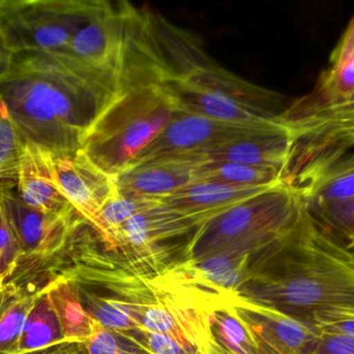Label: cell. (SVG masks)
<instances>
[{"label": "cell", "mask_w": 354, "mask_h": 354, "mask_svg": "<svg viewBox=\"0 0 354 354\" xmlns=\"http://www.w3.org/2000/svg\"><path fill=\"white\" fill-rule=\"evenodd\" d=\"M120 91L118 79L60 52L10 56L0 74V101L23 143L52 153L81 149Z\"/></svg>", "instance_id": "1"}, {"label": "cell", "mask_w": 354, "mask_h": 354, "mask_svg": "<svg viewBox=\"0 0 354 354\" xmlns=\"http://www.w3.org/2000/svg\"><path fill=\"white\" fill-rule=\"evenodd\" d=\"M247 299L322 326L354 319V253L304 204L291 232L268 253Z\"/></svg>", "instance_id": "2"}, {"label": "cell", "mask_w": 354, "mask_h": 354, "mask_svg": "<svg viewBox=\"0 0 354 354\" xmlns=\"http://www.w3.org/2000/svg\"><path fill=\"white\" fill-rule=\"evenodd\" d=\"M290 149L281 182L297 193L354 150V91L333 98L304 96L274 118Z\"/></svg>", "instance_id": "3"}, {"label": "cell", "mask_w": 354, "mask_h": 354, "mask_svg": "<svg viewBox=\"0 0 354 354\" xmlns=\"http://www.w3.org/2000/svg\"><path fill=\"white\" fill-rule=\"evenodd\" d=\"M177 109L159 85L122 89L85 136L81 150L112 176L130 168Z\"/></svg>", "instance_id": "4"}, {"label": "cell", "mask_w": 354, "mask_h": 354, "mask_svg": "<svg viewBox=\"0 0 354 354\" xmlns=\"http://www.w3.org/2000/svg\"><path fill=\"white\" fill-rule=\"evenodd\" d=\"M303 207L299 195L280 183L197 228L189 243L193 258L266 253L291 232Z\"/></svg>", "instance_id": "5"}, {"label": "cell", "mask_w": 354, "mask_h": 354, "mask_svg": "<svg viewBox=\"0 0 354 354\" xmlns=\"http://www.w3.org/2000/svg\"><path fill=\"white\" fill-rule=\"evenodd\" d=\"M209 62L191 33L160 15L135 8L120 64V89L162 85Z\"/></svg>", "instance_id": "6"}, {"label": "cell", "mask_w": 354, "mask_h": 354, "mask_svg": "<svg viewBox=\"0 0 354 354\" xmlns=\"http://www.w3.org/2000/svg\"><path fill=\"white\" fill-rule=\"evenodd\" d=\"M97 0H0V47L8 56L62 52L105 6Z\"/></svg>", "instance_id": "7"}, {"label": "cell", "mask_w": 354, "mask_h": 354, "mask_svg": "<svg viewBox=\"0 0 354 354\" xmlns=\"http://www.w3.org/2000/svg\"><path fill=\"white\" fill-rule=\"evenodd\" d=\"M280 128L282 126L277 122L264 126H247L177 110L167 126L147 149L143 150L134 164L170 155H202L205 157L209 150L223 143Z\"/></svg>", "instance_id": "8"}, {"label": "cell", "mask_w": 354, "mask_h": 354, "mask_svg": "<svg viewBox=\"0 0 354 354\" xmlns=\"http://www.w3.org/2000/svg\"><path fill=\"white\" fill-rule=\"evenodd\" d=\"M134 6L106 1L101 12L78 29L60 53L118 79Z\"/></svg>", "instance_id": "9"}, {"label": "cell", "mask_w": 354, "mask_h": 354, "mask_svg": "<svg viewBox=\"0 0 354 354\" xmlns=\"http://www.w3.org/2000/svg\"><path fill=\"white\" fill-rule=\"evenodd\" d=\"M47 152L60 191L78 215L91 224L103 206L118 195L115 176L99 168L81 149Z\"/></svg>", "instance_id": "10"}, {"label": "cell", "mask_w": 354, "mask_h": 354, "mask_svg": "<svg viewBox=\"0 0 354 354\" xmlns=\"http://www.w3.org/2000/svg\"><path fill=\"white\" fill-rule=\"evenodd\" d=\"M0 203L22 258L49 257L66 245L74 229V216L35 209L6 185L0 186Z\"/></svg>", "instance_id": "11"}, {"label": "cell", "mask_w": 354, "mask_h": 354, "mask_svg": "<svg viewBox=\"0 0 354 354\" xmlns=\"http://www.w3.org/2000/svg\"><path fill=\"white\" fill-rule=\"evenodd\" d=\"M234 308L248 322L259 354H313L319 330L280 310L234 297Z\"/></svg>", "instance_id": "12"}, {"label": "cell", "mask_w": 354, "mask_h": 354, "mask_svg": "<svg viewBox=\"0 0 354 354\" xmlns=\"http://www.w3.org/2000/svg\"><path fill=\"white\" fill-rule=\"evenodd\" d=\"M202 155H170L138 162L115 176L118 193L160 200L195 181Z\"/></svg>", "instance_id": "13"}, {"label": "cell", "mask_w": 354, "mask_h": 354, "mask_svg": "<svg viewBox=\"0 0 354 354\" xmlns=\"http://www.w3.org/2000/svg\"><path fill=\"white\" fill-rule=\"evenodd\" d=\"M274 186H234L202 181L193 182L159 201L189 220L194 228H199L208 220Z\"/></svg>", "instance_id": "14"}, {"label": "cell", "mask_w": 354, "mask_h": 354, "mask_svg": "<svg viewBox=\"0 0 354 354\" xmlns=\"http://www.w3.org/2000/svg\"><path fill=\"white\" fill-rule=\"evenodd\" d=\"M16 180L19 197L30 207L56 215L78 214L60 191L46 150L24 143Z\"/></svg>", "instance_id": "15"}, {"label": "cell", "mask_w": 354, "mask_h": 354, "mask_svg": "<svg viewBox=\"0 0 354 354\" xmlns=\"http://www.w3.org/2000/svg\"><path fill=\"white\" fill-rule=\"evenodd\" d=\"M194 229L189 220L162 202L141 210L120 229L115 251L133 258L149 257L158 243L185 234Z\"/></svg>", "instance_id": "16"}, {"label": "cell", "mask_w": 354, "mask_h": 354, "mask_svg": "<svg viewBox=\"0 0 354 354\" xmlns=\"http://www.w3.org/2000/svg\"><path fill=\"white\" fill-rule=\"evenodd\" d=\"M249 253H216L193 258L176 269L181 285L200 287L208 295H234L250 280Z\"/></svg>", "instance_id": "17"}, {"label": "cell", "mask_w": 354, "mask_h": 354, "mask_svg": "<svg viewBox=\"0 0 354 354\" xmlns=\"http://www.w3.org/2000/svg\"><path fill=\"white\" fill-rule=\"evenodd\" d=\"M183 79L192 87L218 94L248 107L270 116L279 114L276 112L281 102L279 94L248 82L212 62L197 67Z\"/></svg>", "instance_id": "18"}, {"label": "cell", "mask_w": 354, "mask_h": 354, "mask_svg": "<svg viewBox=\"0 0 354 354\" xmlns=\"http://www.w3.org/2000/svg\"><path fill=\"white\" fill-rule=\"evenodd\" d=\"M290 149L284 127L223 143L205 154L207 160L235 162L258 168L282 170ZM282 175V174H281Z\"/></svg>", "instance_id": "19"}, {"label": "cell", "mask_w": 354, "mask_h": 354, "mask_svg": "<svg viewBox=\"0 0 354 354\" xmlns=\"http://www.w3.org/2000/svg\"><path fill=\"white\" fill-rule=\"evenodd\" d=\"M43 289L59 322L66 343H86L95 333L97 321L83 307L76 282L62 276Z\"/></svg>", "instance_id": "20"}, {"label": "cell", "mask_w": 354, "mask_h": 354, "mask_svg": "<svg viewBox=\"0 0 354 354\" xmlns=\"http://www.w3.org/2000/svg\"><path fill=\"white\" fill-rule=\"evenodd\" d=\"M308 209L354 195V150L297 191Z\"/></svg>", "instance_id": "21"}, {"label": "cell", "mask_w": 354, "mask_h": 354, "mask_svg": "<svg viewBox=\"0 0 354 354\" xmlns=\"http://www.w3.org/2000/svg\"><path fill=\"white\" fill-rule=\"evenodd\" d=\"M209 338L226 354H259L255 336L234 306L218 305L207 314Z\"/></svg>", "instance_id": "22"}, {"label": "cell", "mask_w": 354, "mask_h": 354, "mask_svg": "<svg viewBox=\"0 0 354 354\" xmlns=\"http://www.w3.org/2000/svg\"><path fill=\"white\" fill-rule=\"evenodd\" d=\"M66 343L57 317L44 289L37 293L16 354H28Z\"/></svg>", "instance_id": "23"}, {"label": "cell", "mask_w": 354, "mask_h": 354, "mask_svg": "<svg viewBox=\"0 0 354 354\" xmlns=\"http://www.w3.org/2000/svg\"><path fill=\"white\" fill-rule=\"evenodd\" d=\"M282 170L258 168L221 160H204L195 170L194 182H216L234 186H274L280 184Z\"/></svg>", "instance_id": "24"}, {"label": "cell", "mask_w": 354, "mask_h": 354, "mask_svg": "<svg viewBox=\"0 0 354 354\" xmlns=\"http://www.w3.org/2000/svg\"><path fill=\"white\" fill-rule=\"evenodd\" d=\"M354 91V17L335 49L330 68L326 69L315 89L308 94L314 98H333Z\"/></svg>", "instance_id": "25"}, {"label": "cell", "mask_w": 354, "mask_h": 354, "mask_svg": "<svg viewBox=\"0 0 354 354\" xmlns=\"http://www.w3.org/2000/svg\"><path fill=\"white\" fill-rule=\"evenodd\" d=\"M158 202L159 200L151 197L118 193L97 212L91 224L101 235L105 245L115 251L116 238L122 226L133 215Z\"/></svg>", "instance_id": "26"}, {"label": "cell", "mask_w": 354, "mask_h": 354, "mask_svg": "<svg viewBox=\"0 0 354 354\" xmlns=\"http://www.w3.org/2000/svg\"><path fill=\"white\" fill-rule=\"evenodd\" d=\"M80 299L87 313L106 330L120 334L142 330L136 316L122 299L100 297L86 291H80Z\"/></svg>", "instance_id": "27"}, {"label": "cell", "mask_w": 354, "mask_h": 354, "mask_svg": "<svg viewBox=\"0 0 354 354\" xmlns=\"http://www.w3.org/2000/svg\"><path fill=\"white\" fill-rule=\"evenodd\" d=\"M35 294H19L12 291L0 312V354H16Z\"/></svg>", "instance_id": "28"}, {"label": "cell", "mask_w": 354, "mask_h": 354, "mask_svg": "<svg viewBox=\"0 0 354 354\" xmlns=\"http://www.w3.org/2000/svg\"><path fill=\"white\" fill-rule=\"evenodd\" d=\"M23 147L24 143L0 101V182L16 180Z\"/></svg>", "instance_id": "29"}, {"label": "cell", "mask_w": 354, "mask_h": 354, "mask_svg": "<svg viewBox=\"0 0 354 354\" xmlns=\"http://www.w3.org/2000/svg\"><path fill=\"white\" fill-rule=\"evenodd\" d=\"M309 210L324 227L345 243L353 238L354 195Z\"/></svg>", "instance_id": "30"}, {"label": "cell", "mask_w": 354, "mask_h": 354, "mask_svg": "<svg viewBox=\"0 0 354 354\" xmlns=\"http://www.w3.org/2000/svg\"><path fill=\"white\" fill-rule=\"evenodd\" d=\"M21 259L20 247L0 203V287L4 286L6 278L14 274Z\"/></svg>", "instance_id": "31"}, {"label": "cell", "mask_w": 354, "mask_h": 354, "mask_svg": "<svg viewBox=\"0 0 354 354\" xmlns=\"http://www.w3.org/2000/svg\"><path fill=\"white\" fill-rule=\"evenodd\" d=\"M141 333L145 344V349L149 354H202L195 347L183 344L168 335Z\"/></svg>", "instance_id": "32"}, {"label": "cell", "mask_w": 354, "mask_h": 354, "mask_svg": "<svg viewBox=\"0 0 354 354\" xmlns=\"http://www.w3.org/2000/svg\"><path fill=\"white\" fill-rule=\"evenodd\" d=\"M313 354H354V338L319 330Z\"/></svg>", "instance_id": "33"}, {"label": "cell", "mask_w": 354, "mask_h": 354, "mask_svg": "<svg viewBox=\"0 0 354 354\" xmlns=\"http://www.w3.org/2000/svg\"><path fill=\"white\" fill-rule=\"evenodd\" d=\"M88 354H124L113 333L95 324V333L85 343Z\"/></svg>", "instance_id": "34"}, {"label": "cell", "mask_w": 354, "mask_h": 354, "mask_svg": "<svg viewBox=\"0 0 354 354\" xmlns=\"http://www.w3.org/2000/svg\"><path fill=\"white\" fill-rule=\"evenodd\" d=\"M28 354H88L85 343H64Z\"/></svg>", "instance_id": "35"}, {"label": "cell", "mask_w": 354, "mask_h": 354, "mask_svg": "<svg viewBox=\"0 0 354 354\" xmlns=\"http://www.w3.org/2000/svg\"><path fill=\"white\" fill-rule=\"evenodd\" d=\"M316 328L320 332L336 333V334H342L354 338V319L317 326Z\"/></svg>", "instance_id": "36"}, {"label": "cell", "mask_w": 354, "mask_h": 354, "mask_svg": "<svg viewBox=\"0 0 354 354\" xmlns=\"http://www.w3.org/2000/svg\"><path fill=\"white\" fill-rule=\"evenodd\" d=\"M12 292V291L8 290L6 286L0 287V312H1L2 308L6 305Z\"/></svg>", "instance_id": "37"}, {"label": "cell", "mask_w": 354, "mask_h": 354, "mask_svg": "<svg viewBox=\"0 0 354 354\" xmlns=\"http://www.w3.org/2000/svg\"><path fill=\"white\" fill-rule=\"evenodd\" d=\"M8 62H10V56H8V54L4 52V50L0 47V74L6 70Z\"/></svg>", "instance_id": "38"}, {"label": "cell", "mask_w": 354, "mask_h": 354, "mask_svg": "<svg viewBox=\"0 0 354 354\" xmlns=\"http://www.w3.org/2000/svg\"><path fill=\"white\" fill-rule=\"evenodd\" d=\"M346 245H347V247H349V249H351V251H353V253H354V237H353V239H351V240L347 241V242H346Z\"/></svg>", "instance_id": "39"}]
</instances>
